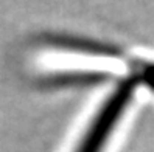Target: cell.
I'll return each instance as SVG.
<instances>
[{"label":"cell","mask_w":154,"mask_h":152,"mask_svg":"<svg viewBox=\"0 0 154 152\" xmlns=\"http://www.w3.org/2000/svg\"><path fill=\"white\" fill-rule=\"evenodd\" d=\"M139 81L140 78L132 75L123 79L114 88V92L103 101V104L94 115L92 121L89 123L84 135L78 141L75 152H103L112 130L115 129L120 117L131 103L132 92Z\"/></svg>","instance_id":"1"},{"label":"cell","mask_w":154,"mask_h":152,"mask_svg":"<svg viewBox=\"0 0 154 152\" xmlns=\"http://www.w3.org/2000/svg\"><path fill=\"white\" fill-rule=\"evenodd\" d=\"M111 76L103 71H73V73H61L51 75L42 79V84L47 87H64V85H87V84H98L107 81Z\"/></svg>","instance_id":"2"}]
</instances>
